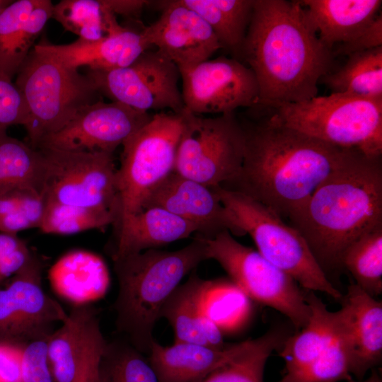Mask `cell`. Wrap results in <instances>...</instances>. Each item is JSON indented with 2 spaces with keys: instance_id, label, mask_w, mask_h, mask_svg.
Masks as SVG:
<instances>
[{
  "instance_id": "6da1fadb",
  "label": "cell",
  "mask_w": 382,
  "mask_h": 382,
  "mask_svg": "<svg viewBox=\"0 0 382 382\" xmlns=\"http://www.w3.org/2000/svg\"><path fill=\"white\" fill-rule=\"evenodd\" d=\"M241 124L244 155L238 173L221 185L288 218L354 150L339 148L283 124L275 115Z\"/></svg>"
},
{
  "instance_id": "7a4b0ae2",
  "label": "cell",
  "mask_w": 382,
  "mask_h": 382,
  "mask_svg": "<svg viewBox=\"0 0 382 382\" xmlns=\"http://www.w3.org/2000/svg\"><path fill=\"white\" fill-rule=\"evenodd\" d=\"M332 51L318 38L299 1L254 0L241 50L259 86L257 106L273 108L318 96Z\"/></svg>"
},
{
  "instance_id": "3957f363",
  "label": "cell",
  "mask_w": 382,
  "mask_h": 382,
  "mask_svg": "<svg viewBox=\"0 0 382 382\" xmlns=\"http://www.w3.org/2000/svg\"><path fill=\"white\" fill-rule=\"evenodd\" d=\"M288 219L327 276L341 268L347 247L382 223L381 156L353 151Z\"/></svg>"
},
{
  "instance_id": "277c9868",
  "label": "cell",
  "mask_w": 382,
  "mask_h": 382,
  "mask_svg": "<svg viewBox=\"0 0 382 382\" xmlns=\"http://www.w3.org/2000/svg\"><path fill=\"white\" fill-rule=\"evenodd\" d=\"M206 260L207 243L198 235L175 251L149 249L113 260L118 282L113 304L117 331L148 356L164 303L183 278Z\"/></svg>"
},
{
  "instance_id": "5b68a950",
  "label": "cell",
  "mask_w": 382,
  "mask_h": 382,
  "mask_svg": "<svg viewBox=\"0 0 382 382\" xmlns=\"http://www.w3.org/2000/svg\"><path fill=\"white\" fill-rule=\"evenodd\" d=\"M14 83L27 110L23 127L28 144L35 149L45 137L63 128L80 109L101 100L89 76L34 48L19 69Z\"/></svg>"
},
{
  "instance_id": "8992f818",
  "label": "cell",
  "mask_w": 382,
  "mask_h": 382,
  "mask_svg": "<svg viewBox=\"0 0 382 382\" xmlns=\"http://www.w3.org/2000/svg\"><path fill=\"white\" fill-rule=\"evenodd\" d=\"M286 126L369 157L382 154V98L331 93L273 108Z\"/></svg>"
},
{
  "instance_id": "52a82bcc",
  "label": "cell",
  "mask_w": 382,
  "mask_h": 382,
  "mask_svg": "<svg viewBox=\"0 0 382 382\" xmlns=\"http://www.w3.org/2000/svg\"><path fill=\"white\" fill-rule=\"evenodd\" d=\"M213 188L239 227L245 234L250 236L257 250L267 260L307 291L323 292L341 299V293L329 280L298 231L252 198L220 185Z\"/></svg>"
},
{
  "instance_id": "ba28073f",
  "label": "cell",
  "mask_w": 382,
  "mask_h": 382,
  "mask_svg": "<svg viewBox=\"0 0 382 382\" xmlns=\"http://www.w3.org/2000/svg\"><path fill=\"white\" fill-rule=\"evenodd\" d=\"M182 112H158L122 144L117 169L120 207L115 227L141 211L149 194L175 171Z\"/></svg>"
},
{
  "instance_id": "9c48e42d",
  "label": "cell",
  "mask_w": 382,
  "mask_h": 382,
  "mask_svg": "<svg viewBox=\"0 0 382 382\" xmlns=\"http://www.w3.org/2000/svg\"><path fill=\"white\" fill-rule=\"evenodd\" d=\"M175 172L204 185H221L239 171L244 134L234 112L206 116L182 112Z\"/></svg>"
},
{
  "instance_id": "30bf717a",
  "label": "cell",
  "mask_w": 382,
  "mask_h": 382,
  "mask_svg": "<svg viewBox=\"0 0 382 382\" xmlns=\"http://www.w3.org/2000/svg\"><path fill=\"white\" fill-rule=\"evenodd\" d=\"M205 241L209 259L217 261L244 294L280 312L296 330L305 326L310 308L294 279L257 250L238 242L228 231Z\"/></svg>"
},
{
  "instance_id": "8fae6325",
  "label": "cell",
  "mask_w": 382,
  "mask_h": 382,
  "mask_svg": "<svg viewBox=\"0 0 382 382\" xmlns=\"http://www.w3.org/2000/svg\"><path fill=\"white\" fill-rule=\"evenodd\" d=\"M38 149L44 156L45 199L108 211L117 221L120 205L113 152Z\"/></svg>"
},
{
  "instance_id": "7c38bea8",
  "label": "cell",
  "mask_w": 382,
  "mask_h": 382,
  "mask_svg": "<svg viewBox=\"0 0 382 382\" xmlns=\"http://www.w3.org/2000/svg\"><path fill=\"white\" fill-rule=\"evenodd\" d=\"M100 95L135 110L173 111L185 110L178 83V66L157 50L144 52L128 66L108 70H89Z\"/></svg>"
},
{
  "instance_id": "4fadbf2b",
  "label": "cell",
  "mask_w": 382,
  "mask_h": 382,
  "mask_svg": "<svg viewBox=\"0 0 382 382\" xmlns=\"http://www.w3.org/2000/svg\"><path fill=\"white\" fill-rule=\"evenodd\" d=\"M43 264L33 253L30 260L0 288V341L28 343L48 338L54 323L68 313L42 289Z\"/></svg>"
},
{
  "instance_id": "5bb4252c",
  "label": "cell",
  "mask_w": 382,
  "mask_h": 382,
  "mask_svg": "<svg viewBox=\"0 0 382 382\" xmlns=\"http://www.w3.org/2000/svg\"><path fill=\"white\" fill-rule=\"evenodd\" d=\"M185 109L196 115H223L258 105L259 86L247 65L219 57L180 69Z\"/></svg>"
},
{
  "instance_id": "9a60e30c",
  "label": "cell",
  "mask_w": 382,
  "mask_h": 382,
  "mask_svg": "<svg viewBox=\"0 0 382 382\" xmlns=\"http://www.w3.org/2000/svg\"><path fill=\"white\" fill-rule=\"evenodd\" d=\"M152 115L118 102L100 100L80 109L63 128L45 137L37 149L114 152Z\"/></svg>"
},
{
  "instance_id": "2e32d148",
  "label": "cell",
  "mask_w": 382,
  "mask_h": 382,
  "mask_svg": "<svg viewBox=\"0 0 382 382\" xmlns=\"http://www.w3.org/2000/svg\"><path fill=\"white\" fill-rule=\"evenodd\" d=\"M159 207L192 224L197 235L211 239L223 231L244 236L232 213L212 187L173 171L147 196L143 209Z\"/></svg>"
},
{
  "instance_id": "e0dca14e",
  "label": "cell",
  "mask_w": 382,
  "mask_h": 382,
  "mask_svg": "<svg viewBox=\"0 0 382 382\" xmlns=\"http://www.w3.org/2000/svg\"><path fill=\"white\" fill-rule=\"evenodd\" d=\"M161 8L159 18L144 27L143 33L149 45L179 70L208 60L221 49L210 26L180 0L163 1Z\"/></svg>"
},
{
  "instance_id": "ac0fdd59",
  "label": "cell",
  "mask_w": 382,
  "mask_h": 382,
  "mask_svg": "<svg viewBox=\"0 0 382 382\" xmlns=\"http://www.w3.org/2000/svg\"><path fill=\"white\" fill-rule=\"evenodd\" d=\"M128 27L97 40L79 38L69 44L55 45L42 39L33 48L47 53L70 68L89 70L121 68L134 62L150 49L144 33Z\"/></svg>"
},
{
  "instance_id": "d6986e66",
  "label": "cell",
  "mask_w": 382,
  "mask_h": 382,
  "mask_svg": "<svg viewBox=\"0 0 382 382\" xmlns=\"http://www.w3.org/2000/svg\"><path fill=\"white\" fill-rule=\"evenodd\" d=\"M252 340L214 348L188 342L162 346L153 342L148 359L158 382H202L245 350Z\"/></svg>"
},
{
  "instance_id": "ffe728a7",
  "label": "cell",
  "mask_w": 382,
  "mask_h": 382,
  "mask_svg": "<svg viewBox=\"0 0 382 382\" xmlns=\"http://www.w3.org/2000/svg\"><path fill=\"white\" fill-rule=\"evenodd\" d=\"M50 0L12 1L0 14V76L11 80L52 18Z\"/></svg>"
},
{
  "instance_id": "44dd1931",
  "label": "cell",
  "mask_w": 382,
  "mask_h": 382,
  "mask_svg": "<svg viewBox=\"0 0 382 382\" xmlns=\"http://www.w3.org/2000/svg\"><path fill=\"white\" fill-rule=\"evenodd\" d=\"M341 299L352 349V375L362 380L381 361L382 303L354 283Z\"/></svg>"
},
{
  "instance_id": "7402d4cb",
  "label": "cell",
  "mask_w": 382,
  "mask_h": 382,
  "mask_svg": "<svg viewBox=\"0 0 382 382\" xmlns=\"http://www.w3.org/2000/svg\"><path fill=\"white\" fill-rule=\"evenodd\" d=\"M208 280L195 270L179 284L164 303L160 318H166L174 332V342H188L223 348L221 330L204 313L203 298Z\"/></svg>"
},
{
  "instance_id": "603a6c76",
  "label": "cell",
  "mask_w": 382,
  "mask_h": 382,
  "mask_svg": "<svg viewBox=\"0 0 382 382\" xmlns=\"http://www.w3.org/2000/svg\"><path fill=\"white\" fill-rule=\"evenodd\" d=\"M320 40L332 51L369 25L378 15L381 0L299 1Z\"/></svg>"
},
{
  "instance_id": "cb8c5ba5",
  "label": "cell",
  "mask_w": 382,
  "mask_h": 382,
  "mask_svg": "<svg viewBox=\"0 0 382 382\" xmlns=\"http://www.w3.org/2000/svg\"><path fill=\"white\" fill-rule=\"evenodd\" d=\"M116 228L112 260L187 238L197 232L190 223L159 208L148 207L129 216Z\"/></svg>"
},
{
  "instance_id": "d4e9b609",
  "label": "cell",
  "mask_w": 382,
  "mask_h": 382,
  "mask_svg": "<svg viewBox=\"0 0 382 382\" xmlns=\"http://www.w3.org/2000/svg\"><path fill=\"white\" fill-rule=\"evenodd\" d=\"M48 278L53 290L74 306L91 304L103 298L110 285L108 267L98 255L73 250L50 267Z\"/></svg>"
},
{
  "instance_id": "484cf974",
  "label": "cell",
  "mask_w": 382,
  "mask_h": 382,
  "mask_svg": "<svg viewBox=\"0 0 382 382\" xmlns=\"http://www.w3.org/2000/svg\"><path fill=\"white\" fill-rule=\"evenodd\" d=\"M99 310L91 304L74 306L62 326L47 339V354L55 382H75L87 326Z\"/></svg>"
},
{
  "instance_id": "4316f807",
  "label": "cell",
  "mask_w": 382,
  "mask_h": 382,
  "mask_svg": "<svg viewBox=\"0 0 382 382\" xmlns=\"http://www.w3.org/2000/svg\"><path fill=\"white\" fill-rule=\"evenodd\" d=\"M210 26L221 48L239 60L254 0H180ZM240 61V60H239Z\"/></svg>"
},
{
  "instance_id": "83f0119b",
  "label": "cell",
  "mask_w": 382,
  "mask_h": 382,
  "mask_svg": "<svg viewBox=\"0 0 382 382\" xmlns=\"http://www.w3.org/2000/svg\"><path fill=\"white\" fill-rule=\"evenodd\" d=\"M320 81L331 93L382 98V46L349 55L343 66Z\"/></svg>"
},
{
  "instance_id": "f1b7e54d",
  "label": "cell",
  "mask_w": 382,
  "mask_h": 382,
  "mask_svg": "<svg viewBox=\"0 0 382 382\" xmlns=\"http://www.w3.org/2000/svg\"><path fill=\"white\" fill-rule=\"evenodd\" d=\"M52 18L85 40H97L124 28L104 0H62L54 4Z\"/></svg>"
},
{
  "instance_id": "f546056e",
  "label": "cell",
  "mask_w": 382,
  "mask_h": 382,
  "mask_svg": "<svg viewBox=\"0 0 382 382\" xmlns=\"http://www.w3.org/2000/svg\"><path fill=\"white\" fill-rule=\"evenodd\" d=\"M44 156L33 148L0 130V194L22 186L42 192Z\"/></svg>"
},
{
  "instance_id": "4dcf8cb0",
  "label": "cell",
  "mask_w": 382,
  "mask_h": 382,
  "mask_svg": "<svg viewBox=\"0 0 382 382\" xmlns=\"http://www.w3.org/2000/svg\"><path fill=\"white\" fill-rule=\"evenodd\" d=\"M341 268L370 296L382 293V223L364 233L343 253Z\"/></svg>"
},
{
  "instance_id": "1f68e13d",
  "label": "cell",
  "mask_w": 382,
  "mask_h": 382,
  "mask_svg": "<svg viewBox=\"0 0 382 382\" xmlns=\"http://www.w3.org/2000/svg\"><path fill=\"white\" fill-rule=\"evenodd\" d=\"M146 356L126 339L106 341L98 364V382H158Z\"/></svg>"
},
{
  "instance_id": "d6a6232c",
  "label": "cell",
  "mask_w": 382,
  "mask_h": 382,
  "mask_svg": "<svg viewBox=\"0 0 382 382\" xmlns=\"http://www.w3.org/2000/svg\"><path fill=\"white\" fill-rule=\"evenodd\" d=\"M285 339L278 330H271L252 340L250 346L231 361L210 374L202 382H263L268 358Z\"/></svg>"
},
{
  "instance_id": "836d02e7",
  "label": "cell",
  "mask_w": 382,
  "mask_h": 382,
  "mask_svg": "<svg viewBox=\"0 0 382 382\" xmlns=\"http://www.w3.org/2000/svg\"><path fill=\"white\" fill-rule=\"evenodd\" d=\"M45 209V197L38 189L22 186L0 194V232L17 235L40 228Z\"/></svg>"
},
{
  "instance_id": "e575fe53",
  "label": "cell",
  "mask_w": 382,
  "mask_h": 382,
  "mask_svg": "<svg viewBox=\"0 0 382 382\" xmlns=\"http://www.w3.org/2000/svg\"><path fill=\"white\" fill-rule=\"evenodd\" d=\"M117 216L110 212L64 204L45 199L39 229L45 233L69 235L115 224Z\"/></svg>"
},
{
  "instance_id": "d590c367",
  "label": "cell",
  "mask_w": 382,
  "mask_h": 382,
  "mask_svg": "<svg viewBox=\"0 0 382 382\" xmlns=\"http://www.w3.org/2000/svg\"><path fill=\"white\" fill-rule=\"evenodd\" d=\"M47 339L25 344L22 354L21 382H55L47 354Z\"/></svg>"
},
{
  "instance_id": "8d00e7d4",
  "label": "cell",
  "mask_w": 382,
  "mask_h": 382,
  "mask_svg": "<svg viewBox=\"0 0 382 382\" xmlns=\"http://www.w3.org/2000/svg\"><path fill=\"white\" fill-rule=\"evenodd\" d=\"M106 341L100 330L98 316H94L86 331L80 368L75 382H98V364Z\"/></svg>"
},
{
  "instance_id": "74e56055",
  "label": "cell",
  "mask_w": 382,
  "mask_h": 382,
  "mask_svg": "<svg viewBox=\"0 0 382 382\" xmlns=\"http://www.w3.org/2000/svg\"><path fill=\"white\" fill-rule=\"evenodd\" d=\"M33 253L17 235L0 232V285L16 274Z\"/></svg>"
},
{
  "instance_id": "f35d334b",
  "label": "cell",
  "mask_w": 382,
  "mask_h": 382,
  "mask_svg": "<svg viewBox=\"0 0 382 382\" xmlns=\"http://www.w3.org/2000/svg\"><path fill=\"white\" fill-rule=\"evenodd\" d=\"M27 110L21 91L12 80L0 76V130L23 125Z\"/></svg>"
},
{
  "instance_id": "ab89813d",
  "label": "cell",
  "mask_w": 382,
  "mask_h": 382,
  "mask_svg": "<svg viewBox=\"0 0 382 382\" xmlns=\"http://www.w3.org/2000/svg\"><path fill=\"white\" fill-rule=\"evenodd\" d=\"M382 46V15L380 13L369 25L349 41L336 45L334 55L349 56Z\"/></svg>"
},
{
  "instance_id": "60d3db41",
  "label": "cell",
  "mask_w": 382,
  "mask_h": 382,
  "mask_svg": "<svg viewBox=\"0 0 382 382\" xmlns=\"http://www.w3.org/2000/svg\"><path fill=\"white\" fill-rule=\"evenodd\" d=\"M25 344L0 341V382H21L22 354Z\"/></svg>"
},
{
  "instance_id": "b9f144b4",
  "label": "cell",
  "mask_w": 382,
  "mask_h": 382,
  "mask_svg": "<svg viewBox=\"0 0 382 382\" xmlns=\"http://www.w3.org/2000/svg\"><path fill=\"white\" fill-rule=\"evenodd\" d=\"M104 2L116 16L120 15L127 18L139 16L146 5L150 3L143 0H104Z\"/></svg>"
},
{
  "instance_id": "7bdbcfd3",
  "label": "cell",
  "mask_w": 382,
  "mask_h": 382,
  "mask_svg": "<svg viewBox=\"0 0 382 382\" xmlns=\"http://www.w3.org/2000/svg\"><path fill=\"white\" fill-rule=\"evenodd\" d=\"M346 382H382L381 378L378 373L375 370H371L370 376L365 380H354L353 378Z\"/></svg>"
},
{
  "instance_id": "ee69618b",
  "label": "cell",
  "mask_w": 382,
  "mask_h": 382,
  "mask_svg": "<svg viewBox=\"0 0 382 382\" xmlns=\"http://www.w3.org/2000/svg\"><path fill=\"white\" fill-rule=\"evenodd\" d=\"M11 0H0V14L4 9L11 3Z\"/></svg>"
}]
</instances>
